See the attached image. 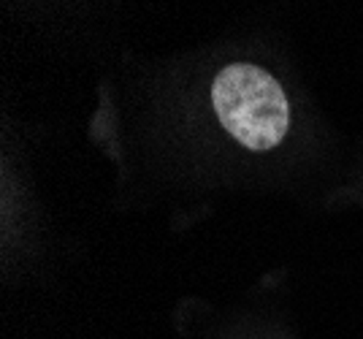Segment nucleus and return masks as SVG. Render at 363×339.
<instances>
[{"label": "nucleus", "mask_w": 363, "mask_h": 339, "mask_svg": "<svg viewBox=\"0 0 363 339\" xmlns=\"http://www.w3.org/2000/svg\"><path fill=\"white\" fill-rule=\"evenodd\" d=\"M212 106L223 128L247 150H272L288 133V98L279 82L252 62H233L217 74Z\"/></svg>", "instance_id": "1"}]
</instances>
